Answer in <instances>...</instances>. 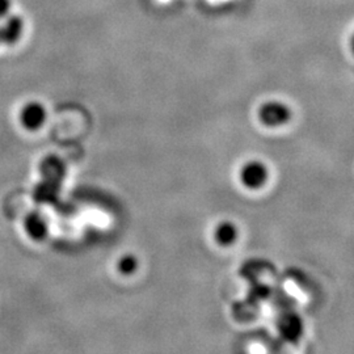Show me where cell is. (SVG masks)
I'll list each match as a JSON object with an SVG mask.
<instances>
[{
	"label": "cell",
	"mask_w": 354,
	"mask_h": 354,
	"mask_svg": "<svg viewBox=\"0 0 354 354\" xmlns=\"http://www.w3.org/2000/svg\"><path fill=\"white\" fill-rule=\"evenodd\" d=\"M45 118H46V112L44 106L38 102H30L21 111L23 127L29 130H36L38 127H42Z\"/></svg>",
	"instance_id": "5"
},
{
	"label": "cell",
	"mask_w": 354,
	"mask_h": 354,
	"mask_svg": "<svg viewBox=\"0 0 354 354\" xmlns=\"http://www.w3.org/2000/svg\"><path fill=\"white\" fill-rule=\"evenodd\" d=\"M238 178L244 189L257 192L264 189L270 178V169L260 159H250L241 165Z\"/></svg>",
	"instance_id": "1"
},
{
	"label": "cell",
	"mask_w": 354,
	"mask_h": 354,
	"mask_svg": "<svg viewBox=\"0 0 354 354\" xmlns=\"http://www.w3.org/2000/svg\"><path fill=\"white\" fill-rule=\"evenodd\" d=\"M257 120L264 127L279 129L286 127L292 118L290 105L281 100H268L257 109Z\"/></svg>",
	"instance_id": "2"
},
{
	"label": "cell",
	"mask_w": 354,
	"mask_h": 354,
	"mask_svg": "<svg viewBox=\"0 0 354 354\" xmlns=\"http://www.w3.org/2000/svg\"><path fill=\"white\" fill-rule=\"evenodd\" d=\"M137 266H138V261L134 256H125L118 261V270L124 274L134 273L137 270Z\"/></svg>",
	"instance_id": "6"
},
{
	"label": "cell",
	"mask_w": 354,
	"mask_h": 354,
	"mask_svg": "<svg viewBox=\"0 0 354 354\" xmlns=\"http://www.w3.org/2000/svg\"><path fill=\"white\" fill-rule=\"evenodd\" d=\"M239 235H241V231L238 225L231 219L219 221L213 230V241L216 245L223 248L234 245L239 239Z\"/></svg>",
	"instance_id": "3"
},
{
	"label": "cell",
	"mask_w": 354,
	"mask_h": 354,
	"mask_svg": "<svg viewBox=\"0 0 354 354\" xmlns=\"http://www.w3.org/2000/svg\"><path fill=\"white\" fill-rule=\"evenodd\" d=\"M11 6H12L11 0H0V20L6 19L10 15Z\"/></svg>",
	"instance_id": "7"
},
{
	"label": "cell",
	"mask_w": 354,
	"mask_h": 354,
	"mask_svg": "<svg viewBox=\"0 0 354 354\" xmlns=\"http://www.w3.org/2000/svg\"><path fill=\"white\" fill-rule=\"evenodd\" d=\"M24 32V20L20 16H7L0 24V45H15Z\"/></svg>",
	"instance_id": "4"
}]
</instances>
